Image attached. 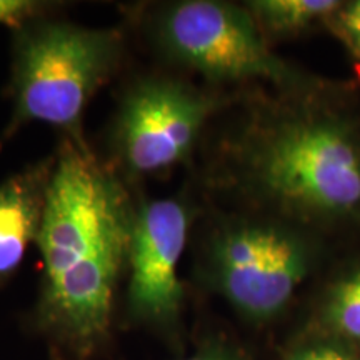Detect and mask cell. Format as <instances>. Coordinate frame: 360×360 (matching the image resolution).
<instances>
[{"label":"cell","mask_w":360,"mask_h":360,"mask_svg":"<svg viewBox=\"0 0 360 360\" xmlns=\"http://www.w3.org/2000/svg\"><path fill=\"white\" fill-rule=\"evenodd\" d=\"M135 209L120 180L80 139L56 157L37 245L40 314L53 334L87 352L110 326L114 289L129 264Z\"/></svg>","instance_id":"cell-1"},{"label":"cell","mask_w":360,"mask_h":360,"mask_svg":"<svg viewBox=\"0 0 360 360\" xmlns=\"http://www.w3.org/2000/svg\"><path fill=\"white\" fill-rule=\"evenodd\" d=\"M122 42L115 30L27 24L15 32L11 96L13 115L2 142L27 122L77 134L96 90L112 74Z\"/></svg>","instance_id":"cell-2"},{"label":"cell","mask_w":360,"mask_h":360,"mask_svg":"<svg viewBox=\"0 0 360 360\" xmlns=\"http://www.w3.org/2000/svg\"><path fill=\"white\" fill-rule=\"evenodd\" d=\"M249 165L262 192L290 209L345 214L360 205V146L330 120L274 125L252 147Z\"/></svg>","instance_id":"cell-3"},{"label":"cell","mask_w":360,"mask_h":360,"mask_svg":"<svg viewBox=\"0 0 360 360\" xmlns=\"http://www.w3.org/2000/svg\"><path fill=\"white\" fill-rule=\"evenodd\" d=\"M157 37L170 57L210 79H290L249 13L227 4L191 0L170 6L159 17Z\"/></svg>","instance_id":"cell-4"},{"label":"cell","mask_w":360,"mask_h":360,"mask_svg":"<svg viewBox=\"0 0 360 360\" xmlns=\"http://www.w3.org/2000/svg\"><path fill=\"white\" fill-rule=\"evenodd\" d=\"M209 262L220 290L242 314L269 319L307 274V250L276 225L242 224L215 237Z\"/></svg>","instance_id":"cell-5"},{"label":"cell","mask_w":360,"mask_h":360,"mask_svg":"<svg viewBox=\"0 0 360 360\" xmlns=\"http://www.w3.org/2000/svg\"><path fill=\"white\" fill-rule=\"evenodd\" d=\"M212 110V98L182 82L143 80L124 98L114 129L130 172L152 174L186 160Z\"/></svg>","instance_id":"cell-6"},{"label":"cell","mask_w":360,"mask_h":360,"mask_svg":"<svg viewBox=\"0 0 360 360\" xmlns=\"http://www.w3.org/2000/svg\"><path fill=\"white\" fill-rule=\"evenodd\" d=\"M188 210L175 199L152 200L135 209L129 250V302L139 317L169 322L177 315L182 285L177 265L186 247Z\"/></svg>","instance_id":"cell-7"},{"label":"cell","mask_w":360,"mask_h":360,"mask_svg":"<svg viewBox=\"0 0 360 360\" xmlns=\"http://www.w3.org/2000/svg\"><path fill=\"white\" fill-rule=\"evenodd\" d=\"M53 162H40L0 184V282L24 260L42 229Z\"/></svg>","instance_id":"cell-8"},{"label":"cell","mask_w":360,"mask_h":360,"mask_svg":"<svg viewBox=\"0 0 360 360\" xmlns=\"http://www.w3.org/2000/svg\"><path fill=\"white\" fill-rule=\"evenodd\" d=\"M255 19L277 34H290L334 12V0H257L250 2Z\"/></svg>","instance_id":"cell-9"},{"label":"cell","mask_w":360,"mask_h":360,"mask_svg":"<svg viewBox=\"0 0 360 360\" xmlns=\"http://www.w3.org/2000/svg\"><path fill=\"white\" fill-rule=\"evenodd\" d=\"M327 315L337 330L360 340V272L344 278L335 287Z\"/></svg>","instance_id":"cell-10"},{"label":"cell","mask_w":360,"mask_h":360,"mask_svg":"<svg viewBox=\"0 0 360 360\" xmlns=\"http://www.w3.org/2000/svg\"><path fill=\"white\" fill-rule=\"evenodd\" d=\"M42 11V4L32 0H0V24L11 27L17 32L30 24Z\"/></svg>","instance_id":"cell-11"},{"label":"cell","mask_w":360,"mask_h":360,"mask_svg":"<svg viewBox=\"0 0 360 360\" xmlns=\"http://www.w3.org/2000/svg\"><path fill=\"white\" fill-rule=\"evenodd\" d=\"M340 24L344 27V32L347 34L355 47L360 51V0L350 4V6L342 12Z\"/></svg>","instance_id":"cell-12"},{"label":"cell","mask_w":360,"mask_h":360,"mask_svg":"<svg viewBox=\"0 0 360 360\" xmlns=\"http://www.w3.org/2000/svg\"><path fill=\"white\" fill-rule=\"evenodd\" d=\"M292 360H350V357L344 350L332 347V345H315V347L300 350Z\"/></svg>","instance_id":"cell-13"},{"label":"cell","mask_w":360,"mask_h":360,"mask_svg":"<svg viewBox=\"0 0 360 360\" xmlns=\"http://www.w3.org/2000/svg\"><path fill=\"white\" fill-rule=\"evenodd\" d=\"M187 360H231L229 357H225L222 354H215V352H207V354H200L195 355V357L187 359Z\"/></svg>","instance_id":"cell-14"}]
</instances>
